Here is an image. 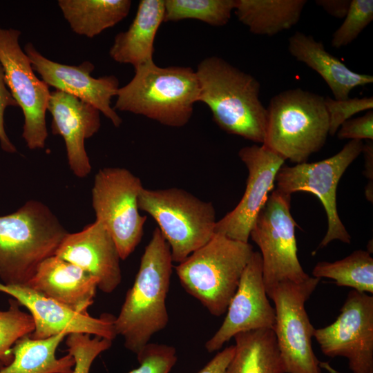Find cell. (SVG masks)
Returning <instances> with one entry per match:
<instances>
[{"mask_svg": "<svg viewBox=\"0 0 373 373\" xmlns=\"http://www.w3.org/2000/svg\"><path fill=\"white\" fill-rule=\"evenodd\" d=\"M325 105L329 116V135H334L341 125L359 112L372 109L373 97H354L337 100L325 97Z\"/></svg>", "mask_w": 373, "mask_h": 373, "instance_id": "d6a6232c", "label": "cell"}, {"mask_svg": "<svg viewBox=\"0 0 373 373\" xmlns=\"http://www.w3.org/2000/svg\"><path fill=\"white\" fill-rule=\"evenodd\" d=\"M226 312L221 326L205 343V348L210 353L221 349L238 333L274 329L276 312L266 293L259 251L253 252Z\"/></svg>", "mask_w": 373, "mask_h": 373, "instance_id": "9a60e30c", "label": "cell"}, {"mask_svg": "<svg viewBox=\"0 0 373 373\" xmlns=\"http://www.w3.org/2000/svg\"><path fill=\"white\" fill-rule=\"evenodd\" d=\"M20 35L18 30L0 28V63L6 85L23 111L22 137L30 149H43L48 137L46 113L51 92L35 74L19 44Z\"/></svg>", "mask_w": 373, "mask_h": 373, "instance_id": "7c38bea8", "label": "cell"}, {"mask_svg": "<svg viewBox=\"0 0 373 373\" xmlns=\"http://www.w3.org/2000/svg\"><path fill=\"white\" fill-rule=\"evenodd\" d=\"M363 146L362 140H352L332 157L292 166L283 164L276 174L275 182L279 191L289 195L300 191L312 193L323 204L327 215V229L317 249L325 247L335 240L346 244L351 242V236L337 211L336 189L346 169L362 153Z\"/></svg>", "mask_w": 373, "mask_h": 373, "instance_id": "8fae6325", "label": "cell"}, {"mask_svg": "<svg viewBox=\"0 0 373 373\" xmlns=\"http://www.w3.org/2000/svg\"><path fill=\"white\" fill-rule=\"evenodd\" d=\"M0 291L10 295L28 309L35 323V329L29 335L32 339H44L61 332L88 334L112 341L117 336L115 316L111 314H104L95 318L89 314L76 312L28 286L0 282Z\"/></svg>", "mask_w": 373, "mask_h": 373, "instance_id": "2e32d148", "label": "cell"}, {"mask_svg": "<svg viewBox=\"0 0 373 373\" xmlns=\"http://www.w3.org/2000/svg\"><path fill=\"white\" fill-rule=\"evenodd\" d=\"M233 338L235 353L225 373H283L273 329L240 332Z\"/></svg>", "mask_w": 373, "mask_h": 373, "instance_id": "d4e9b609", "label": "cell"}, {"mask_svg": "<svg viewBox=\"0 0 373 373\" xmlns=\"http://www.w3.org/2000/svg\"><path fill=\"white\" fill-rule=\"evenodd\" d=\"M97 285L95 277L54 255L39 265L26 286L76 312L87 314Z\"/></svg>", "mask_w": 373, "mask_h": 373, "instance_id": "ffe728a7", "label": "cell"}, {"mask_svg": "<svg viewBox=\"0 0 373 373\" xmlns=\"http://www.w3.org/2000/svg\"><path fill=\"white\" fill-rule=\"evenodd\" d=\"M319 281L310 276L298 283H280L267 294L274 303L273 330L283 373H322L312 345L315 328L305 307Z\"/></svg>", "mask_w": 373, "mask_h": 373, "instance_id": "9c48e42d", "label": "cell"}, {"mask_svg": "<svg viewBox=\"0 0 373 373\" xmlns=\"http://www.w3.org/2000/svg\"><path fill=\"white\" fill-rule=\"evenodd\" d=\"M336 134L340 140H373V111L370 110L363 116L347 119Z\"/></svg>", "mask_w": 373, "mask_h": 373, "instance_id": "836d02e7", "label": "cell"}, {"mask_svg": "<svg viewBox=\"0 0 373 373\" xmlns=\"http://www.w3.org/2000/svg\"><path fill=\"white\" fill-rule=\"evenodd\" d=\"M164 15V0L140 1L128 30L115 36L109 50L111 57L134 68L153 62L155 38Z\"/></svg>", "mask_w": 373, "mask_h": 373, "instance_id": "7402d4cb", "label": "cell"}, {"mask_svg": "<svg viewBox=\"0 0 373 373\" xmlns=\"http://www.w3.org/2000/svg\"><path fill=\"white\" fill-rule=\"evenodd\" d=\"M130 0H59L58 5L74 32L93 38L128 14Z\"/></svg>", "mask_w": 373, "mask_h": 373, "instance_id": "484cf974", "label": "cell"}, {"mask_svg": "<svg viewBox=\"0 0 373 373\" xmlns=\"http://www.w3.org/2000/svg\"><path fill=\"white\" fill-rule=\"evenodd\" d=\"M172 270L170 247L156 227L141 258L134 283L115 320L117 335L123 338L124 347L136 355L168 324L166 299Z\"/></svg>", "mask_w": 373, "mask_h": 373, "instance_id": "6da1fadb", "label": "cell"}, {"mask_svg": "<svg viewBox=\"0 0 373 373\" xmlns=\"http://www.w3.org/2000/svg\"><path fill=\"white\" fill-rule=\"evenodd\" d=\"M199 102L210 109L213 122L224 132L263 144L267 111L260 99L258 79L224 59L204 58L195 70Z\"/></svg>", "mask_w": 373, "mask_h": 373, "instance_id": "7a4b0ae2", "label": "cell"}, {"mask_svg": "<svg viewBox=\"0 0 373 373\" xmlns=\"http://www.w3.org/2000/svg\"><path fill=\"white\" fill-rule=\"evenodd\" d=\"M351 0H316L315 3L327 14L336 18H345L350 6Z\"/></svg>", "mask_w": 373, "mask_h": 373, "instance_id": "74e56055", "label": "cell"}, {"mask_svg": "<svg viewBox=\"0 0 373 373\" xmlns=\"http://www.w3.org/2000/svg\"><path fill=\"white\" fill-rule=\"evenodd\" d=\"M55 255L95 277L97 288L104 293L113 292L121 283L119 251L105 226L97 220L79 232L68 233Z\"/></svg>", "mask_w": 373, "mask_h": 373, "instance_id": "ac0fdd59", "label": "cell"}, {"mask_svg": "<svg viewBox=\"0 0 373 373\" xmlns=\"http://www.w3.org/2000/svg\"><path fill=\"white\" fill-rule=\"evenodd\" d=\"M253 252L249 242L215 233L175 269L185 291L220 316L227 312Z\"/></svg>", "mask_w": 373, "mask_h": 373, "instance_id": "8992f818", "label": "cell"}, {"mask_svg": "<svg viewBox=\"0 0 373 373\" xmlns=\"http://www.w3.org/2000/svg\"><path fill=\"white\" fill-rule=\"evenodd\" d=\"M164 21L196 19L213 26H225L236 0H164Z\"/></svg>", "mask_w": 373, "mask_h": 373, "instance_id": "83f0119b", "label": "cell"}, {"mask_svg": "<svg viewBox=\"0 0 373 373\" xmlns=\"http://www.w3.org/2000/svg\"><path fill=\"white\" fill-rule=\"evenodd\" d=\"M262 145L284 160L297 164L325 145L329 122L325 97L300 88L281 91L270 99Z\"/></svg>", "mask_w": 373, "mask_h": 373, "instance_id": "5b68a950", "label": "cell"}, {"mask_svg": "<svg viewBox=\"0 0 373 373\" xmlns=\"http://www.w3.org/2000/svg\"><path fill=\"white\" fill-rule=\"evenodd\" d=\"M313 337L324 355L346 358L352 373H373V296L351 290L336 321Z\"/></svg>", "mask_w": 373, "mask_h": 373, "instance_id": "4fadbf2b", "label": "cell"}, {"mask_svg": "<svg viewBox=\"0 0 373 373\" xmlns=\"http://www.w3.org/2000/svg\"><path fill=\"white\" fill-rule=\"evenodd\" d=\"M21 306L15 299L10 298L8 309L0 310V367L12 361L15 343L35 329L32 316L22 311Z\"/></svg>", "mask_w": 373, "mask_h": 373, "instance_id": "f1b7e54d", "label": "cell"}, {"mask_svg": "<svg viewBox=\"0 0 373 373\" xmlns=\"http://www.w3.org/2000/svg\"><path fill=\"white\" fill-rule=\"evenodd\" d=\"M200 84L190 67H160L154 61L135 68V75L118 89L115 110L145 116L162 125L182 127L199 102Z\"/></svg>", "mask_w": 373, "mask_h": 373, "instance_id": "277c9868", "label": "cell"}, {"mask_svg": "<svg viewBox=\"0 0 373 373\" xmlns=\"http://www.w3.org/2000/svg\"><path fill=\"white\" fill-rule=\"evenodd\" d=\"M372 20V0H351L349 10L343 23L334 32L331 45L341 48L350 44Z\"/></svg>", "mask_w": 373, "mask_h": 373, "instance_id": "f546056e", "label": "cell"}, {"mask_svg": "<svg viewBox=\"0 0 373 373\" xmlns=\"http://www.w3.org/2000/svg\"><path fill=\"white\" fill-rule=\"evenodd\" d=\"M312 275L319 279H332L338 287L373 293V258L367 251H354L347 257L333 262H319L314 266Z\"/></svg>", "mask_w": 373, "mask_h": 373, "instance_id": "4316f807", "label": "cell"}, {"mask_svg": "<svg viewBox=\"0 0 373 373\" xmlns=\"http://www.w3.org/2000/svg\"><path fill=\"white\" fill-rule=\"evenodd\" d=\"M24 50L34 71L48 86L57 90L73 95L96 108L109 119L115 126H119L122 118L111 106V99L116 96L119 81L114 75L95 78L90 75L94 65L84 61L78 66H69L52 61L42 55L28 43Z\"/></svg>", "mask_w": 373, "mask_h": 373, "instance_id": "e0dca14e", "label": "cell"}, {"mask_svg": "<svg viewBox=\"0 0 373 373\" xmlns=\"http://www.w3.org/2000/svg\"><path fill=\"white\" fill-rule=\"evenodd\" d=\"M140 366L128 373H169L178 357L173 346L149 343L137 354Z\"/></svg>", "mask_w": 373, "mask_h": 373, "instance_id": "1f68e13d", "label": "cell"}, {"mask_svg": "<svg viewBox=\"0 0 373 373\" xmlns=\"http://www.w3.org/2000/svg\"><path fill=\"white\" fill-rule=\"evenodd\" d=\"M47 110L51 130L65 142L70 169L79 178L87 176L91 165L84 142L99 129V111L91 104L60 90L51 92Z\"/></svg>", "mask_w": 373, "mask_h": 373, "instance_id": "d6986e66", "label": "cell"}, {"mask_svg": "<svg viewBox=\"0 0 373 373\" xmlns=\"http://www.w3.org/2000/svg\"><path fill=\"white\" fill-rule=\"evenodd\" d=\"M10 106H17L18 105L7 88L4 71L0 63V143L3 150L8 153H15L16 148L10 142L4 128V111Z\"/></svg>", "mask_w": 373, "mask_h": 373, "instance_id": "e575fe53", "label": "cell"}, {"mask_svg": "<svg viewBox=\"0 0 373 373\" xmlns=\"http://www.w3.org/2000/svg\"><path fill=\"white\" fill-rule=\"evenodd\" d=\"M68 232L43 202L30 200L0 216V279L26 286L39 265L54 256Z\"/></svg>", "mask_w": 373, "mask_h": 373, "instance_id": "3957f363", "label": "cell"}, {"mask_svg": "<svg viewBox=\"0 0 373 373\" xmlns=\"http://www.w3.org/2000/svg\"><path fill=\"white\" fill-rule=\"evenodd\" d=\"M235 353V345H231L218 352L198 373H225Z\"/></svg>", "mask_w": 373, "mask_h": 373, "instance_id": "d590c367", "label": "cell"}, {"mask_svg": "<svg viewBox=\"0 0 373 373\" xmlns=\"http://www.w3.org/2000/svg\"><path fill=\"white\" fill-rule=\"evenodd\" d=\"M291 196L276 189L272 191L250 232L260 250L267 294L280 283H298L310 277L297 255L296 223L290 212Z\"/></svg>", "mask_w": 373, "mask_h": 373, "instance_id": "ba28073f", "label": "cell"}, {"mask_svg": "<svg viewBox=\"0 0 373 373\" xmlns=\"http://www.w3.org/2000/svg\"><path fill=\"white\" fill-rule=\"evenodd\" d=\"M238 156L248 170L245 191L237 206L217 220L215 233L249 242L253 225L272 191L276 174L285 160L262 144L242 147Z\"/></svg>", "mask_w": 373, "mask_h": 373, "instance_id": "5bb4252c", "label": "cell"}, {"mask_svg": "<svg viewBox=\"0 0 373 373\" xmlns=\"http://www.w3.org/2000/svg\"><path fill=\"white\" fill-rule=\"evenodd\" d=\"M288 50L296 60L305 64L324 79L335 99H348L352 89L373 82L372 75L351 70L312 35L296 32L288 39Z\"/></svg>", "mask_w": 373, "mask_h": 373, "instance_id": "44dd1931", "label": "cell"}, {"mask_svg": "<svg viewBox=\"0 0 373 373\" xmlns=\"http://www.w3.org/2000/svg\"><path fill=\"white\" fill-rule=\"evenodd\" d=\"M68 335L61 332L44 339L23 336L12 347V361L0 367V373H71L73 356L69 353L60 358L55 356L58 346Z\"/></svg>", "mask_w": 373, "mask_h": 373, "instance_id": "cb8c5ba5", "label": "cell"}, {"mask_svg": "<svg viewBox=\"0 0 373 373\" xmlns=\"http://www.w3.org/2000/svg\"><path fill=\"white\" fill-rule=\"evenodd\" d=\"M306 0H236L234 12L255 35L273 36L300 20Z\"/></svg>", "mask_w": 373, "mask_h": 373, "instance_id": "603a6c76", "label": "cell"}, {"mask_svg": "<svg viewBox=\"0 0 373 373\" xmlns=\"http://www.w3.org/2000/svg\"><path fill=\"white\" fill-rule=\"evenodd\" d=\"M140 179L126 169L104 168L96 173L92 188V205L96 220L113 238L121 260L126 259L140 242L146 216L139 212Z\"/></svg>", "mask_w": 373, "mask_h": 373, "instance_id": "30bf717a", "label": "cell"}, {"mask_svg": "<svg viewBox=\"0 0 373 373\" xmlns=\"http://www.w3.org/2000/svg\"><path fill=\"white\" fill-rule=\"evenodd\" d=\"M138 206L157 223L170 247L173 262H182L215 234L217 220L213 204L182 189L143 187Z\"/></svg>", "mask_w": 373, "mask_h": 373, "instance_id": "52a82bcc", "label": "cell"}, {"mask_svg": "<svg viewBox=\"0 0 373 373\" xmlns=\"http://www.w3.org/2000/svg\"><path fill=\"white\" fill-rule=\"evenodd\" d=\"M362 153L364 155V172L363 175L369 182L365 187V194L366 198L371 202L373 201V142L367 140L363 144Z\"/></svg>", "mask_w": 373, "mask_h": 373, "instance_id": "8d00e7d4", "label": "cell"}, {"mask_svg": "<svg viewBox=\"0 0 373 373\" xmlns=\"http://www.w3.org/2000/svg\"><path fill=\"white\" fill-rule=\"evenodd\" d=\"M88 334L74 333L66 336L67 351L75 359L71 373H90L91 365L102 352L108 350L113 341Z\"/></svg>", "mask_w": 373, "mask_h": 373, "instance_id": "4dcf8cb0", "label": "cell"}]
</instances>
